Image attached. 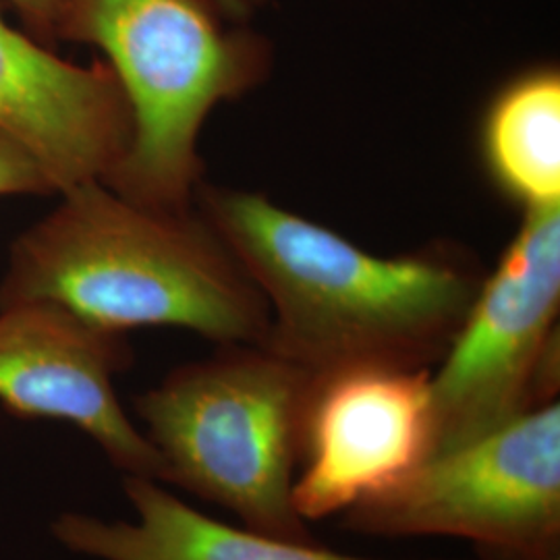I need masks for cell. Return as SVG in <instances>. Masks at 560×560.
Wrapping results in <instances>:
<instances>
[{"mask_svg": "<svg viewBox=\"0 0 560 560\" xmlns=\"http://www.w3.org/2000/svg\"><path fill=\"white\" fill-rule=\"evenodd\" d=\"M430 368L381 363L312 374L293 486L301 520L342 515L430 457Z\"/></svg>", "mask_w": 560, "mask_h": 560, "instance_id": "52a82bcc", "label": "cell"}, {"mask_svg": "<svg viewBox=\"0 0 560 560\" xmlns=\"http://www.w3.org/2000/svg\"><path fill=\"white\" fill-rule=\"evenodd\" d=\"M481 156L490 177L523 208L560 206V73L536 67L509 81L481 122Z\"/></svg>", "mask_w": 560, "mask_h": 560, "instance_id": "8fae6325", "label": "cell"}, {"mask_svg": "<svg viewBox=\"0 0 560 560\" xmlns=\"http://www.w3.org/2000/svg\"><path fill=\"white\" fill-rule=\"evenodd\" d=\"M342 527L460 538L481 560L560 557L559 400L421 460L393 488L345 511Z\"/></svg>", "mask_w": 560, "mask_h": 560, "instance_id": "5b68a950", "label": "cell"}, {"mask_svg": "<svg viewBox=\"0 0 560 560\" xmlns=\"http://www.w3.org/2000/svg\"><path fill=\"white\" fill-rule=\"evenodd\" d=\"M231 20L249 23L268 0H217Z\"/></svg>", "mask_w": 560, "mask_h": 560, "instance_id": "5bb4252c", "label": "cell"}, {"mask_svg": "<svg viewBox=\"0 0 560 560\" xmlns=\"http://www.w3.org/2000/svg\"><path fill=\"white\" fill-rule=\"evenodd\" d=\"M21 18L34 30L42 40L60 38V27L65 21V13L69 0H9Z\"/></svg>", "mask_w": 560, "mask_h": 560, "instance_id": "4fadbf2b", "label": "cell"}, {"mask_svg": "<svg viewBox=\"0 0 560 560\" xmlns=\"http://www.w3.org/2000/svg\"><path fill=\"white\" fill-rule=\"evenodd\" d=\"M198 196L266 300L264 347L312 374L363 363L432 370L483 280L453 249L384 258L261 194L200 185Z\"/></svg>", "mask_w": 560, "mask_h": 560, "instance_id": "6da1fadb", "label": "cell"}, {"mask_svg": "<svg viewBox=\"0 0 560 560\" xmlns=\"http://www.w3.org/2000/svg\"><path fill=\"white\" fill-rule=\"evenodd\" d=\"M60 38L101 48L129 106L131 141L104 185L150 208L191 210L201 127L270 75V42L217 0H69Z\"/></svg>", "mask_w": 560, "mask_h": 560, "instance_id": "3957f363", "label": "cell"}, {"mask_svg": "<svg viewBox=\"0 0 560 560\" xmlns=\"http://www.w3.org/2000/svg\"><path fill=\"white\" fill-rule=\"evenodd\" d=\"M0 131L65 194L108 179L131 141V115L106 62L73 65L0 13Z\"/></svg>", "mask_w": 560, "mask_h": 560, "instance_id": "9c48e42d", "label": "cell"}, {"mask_svg": "<svg viewBox=\"0 0 560 560\" xmlns=\"http://www.w3.org/2000/svg\"><path fill=\"white\" fill-rule=\"evenodd\" d=\"M122 492L136 520L65 511L50 523L52 538L94 560H381L212 520L150 478L122 476Z\"/></svg>", "mask_w": 560, "mask_h": 560, "instance_id": "30bf717a", "label": "cell"}, {"mask_svg": "<svg viewBox=\"0 0 560 560\" xmlns=\"http://www.w3.org/2000/svg\"><path fill=\"white\" fill-rule=\"evenodd\" d=\"M560 206L525 212L432 368L430 457L559 400Z\"/></svg>", "mask_w": 560, "mask_h": 560, "instance_id": "8992f818", "label": "cell"}, {"mask_svg": "<svg viewBox=\"0 0 560 560\" xmlns=\"http://www.w3.org/2000/svg\"><path fill=\"white\" fill-rule=\"evenodd\" d=\"M60 196L15 243L0 307L48 301L113 335L173 326L264 347L266 300L203 217L127 200L102 180Z\"/></svg>", "mask_w": 560, "mask_h": 560, "instance_id": "7a4b0ae2", "label": "cell"}, {"mask_svg": "<svg viewBox=\"0 0 560 560\" xmlns=\"http://www.w3.org/2000/svg\"><path fill=\"white\" fill-rule=\"evenodd\" d=\"M550 560H560V557H555V559H550Z\"/></svg>", "mask_w": 560, "mask_h": 560, "instance_id": "9a60e30c", "label": "cell"}, {"mask_svg": "<svg viewBox=\"0 0 560 560\" xmlns=\"http://www.w3.org/2000/svg\"><path fill=\"white\" fill-rule=\"evenodd\" d=\"M312 372L261 345H222L133 400L164 483L235 513L245 527L312 540L293 504Z\"/></svg>", "mask_w": 560, "mask_h": 560, "instance_id": "277c9868", "label": "cell"}, {"mask_svg": "<svg viewBox=\"0 0 560 560\" xmlns=\"http://www.w3.org/2000/svg\"><path fill=\"white\" fill-rule=\"evenodd\" d=\"M55 191L36 159L0 131V196Z\"/></svg>", "mask_w": 560, "mask_h": 560, "instance_id": "7c38bea8", "label": "cell"}, {"mask_svg": "<svg viewBox=\"0 0 560 560\" xmlns=\"http://www.w3.org/2000/svg\"><path fill=\"white\" fill-rule=\"evenodd\" d=\"M131 363L122 335L48 301L0 307V402L20 418L73 423L122 476L164 483L159 451L122 409L115 374Z\"/></svg>", "mask_w": 560, "mask_h": 560, "instance_id": "ba28073f", "label": "cell"}]
</instances>
